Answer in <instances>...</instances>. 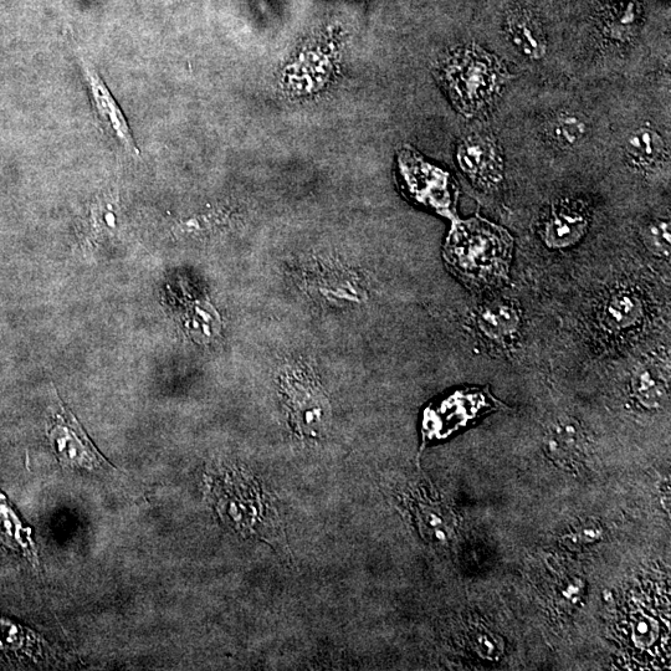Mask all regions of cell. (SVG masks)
<instances>
[{"label": "cell", "instance_id": "cell-1", "mask_svg": "<svg viewBox=\"0 0 671 671\" xmlns=\"http://www.w3.org/2000/svg\"><path fill=\"white\" fill-rule=\"evenodd\" d=\"M514 239L500 225L476 217L455 222L444 248V258L469 289L499 288L509 279Z\"/></svg>", "mask_w": 671, "mask_h": 671}, {"label": "cell", "instance_id": "cell-2", "mask_svg": "<svg viewBox=\"0 0 671 671\" xmlns=\"http://www.w3.org/2000/svg\"><path fill=\"white\" fill-rule=\"evenodd\" d=\"M212 494L218 514L239 535L285 550L284 527L276 500L250 471H225L213 480Z\"/></svg>", "mask_w": 671, "mask_h": 671}, {"label": "cell", "instance_id": "cell-3", "mask_svg": "<svg viewBox=\"0 0 671 671\" xmlns=\"http://www.w3.org/2000/svg\"><path fill=\"white\" fill-rule=\"evenodd\" d=\"M442 78L457 109L466 117H474L494 104L511 75L495 55L471 46L443 61Z\"/></svg>", "mask_w": 671, "mask_h": 671}, {"label": "cell", "instance_id": "cell-4", "mask_svg": "<svg viewBox=\"0 0 671 671\" xmlns=\"http://www.w3.org/2000/svg\"><path fill=\"white\" fill-rule=\"evenodd\" d=\"M281 391L291 428L297 437L324 438L330 428L331 409L319 384L302 373H293L284 378Z\"/></svg>", "mask_w": 671, "mask_h": 671}, {"label": "cell", "instance_id": "cell-5", "mask_svg": "<svg viewBox=\"0 0 671 671\" xmlns=\"http://www.w3.org/2000/svg\"><path fill=\"white\" fill-rule=\"evenodd\" d=\"M59 404V412H54L48 428L50 444L59 462L66 468L87 471L114 468L87 437L70 409L61 401Z\"/></svg>", "mask_w": 671, "mask_h": 671}, {"label": "cell", "instance_id": "cell-6", "mask_svg": "<svg viewBox=\"0 0 671 671\" xmlns=\"http://www.w3.org/2000/svg\"><path fill=\"white\" fill-rule=\"evenodd\" d=\"M80 64L97 120L127 153L133 157L140 156V148L137 147L135 138H133L124 111L105 81L102 80L99 71L86 58H80Z\"/></svg>", "mask_w": 671, "mask_h": 671}, {"label": "cell", "instance_id": "cell-7", "mask_svg": "<svg viewBox=\"0 0 671 671\" xmlns=\"http://www.w3.org/2000/svg\"><path fill=\"white\" fill-rule=\"evenodd\" d=\"M460 168L480 188L498 186L504 177L503 153L499 143L488 133H473L458 147Z\"/></svg>", "mask_w": 671, "mask_h": 671}, {"label": "cell", "instance_id": "cell-8", "mask_svg": "<svg viewBox=\"0 0 671 671\" xmlns=\"http://www.w3.org/2000/svg\"><path fill=\"white\" fill-rule=\"evenodd\" d=\"M589 213L580 202L565 201L553 206L542 228V239L551 249H566L585 237Z\"/></svg>", "mask_w": 671, "mask_h": 671}, {"label": "cell", "instance_id": "cell-9", "mask_svg": "<svg viewBox=\"0 0 671 671\" xmlns=\"http://www.w3.org/2000/svg\"><path fill=\"white\" fill-rule=\"evenodd\" d=\"M585 432L571 418H561L548 427L544 449L548 458L562 468H576L586 454Z\"/></svg>", "mask_w": 671, "mask_h": 671}, {"label": "cell", "instance_id": "cell-10", "mask_svg": "<svg viewBox=\"0 0 671 671\" xmlns=\"http://www.w3.org/2000/svg\"><path fill=\"white\" fill-rule=\"evenodd\" d=\"M475 319L481 335L501 347L510 345L520 334L519 307L509 300L488 302L480 307Z\"/></svg>", "mask_w": 671, "mask_h": 671}, {"label": "cell", "instance_id": "cell-11", "mask_svg": "<svg viewBox=\"0 0 671 671\" xmlns=\"http://www.w3.org/2000/svg\"><path fill=\"white\" fill-rule=\"evenodd\" d=\"M412 512L419 534L430 544H447L457 529L454 512L443 501L418 496L413 499Z\"/></svg>", "mask_w": 671, "mask_h": 671}, {"label": "cell", "instance_id": "cell-12", "mask_svg": "<svg viewBox=\"0 0 671 671\" xmlns=\"http://www.w3.org/2000/svg\"><path fill=\"white\" fill-rule=\"evenodd\" d=\"M0 544L38 565L37 544L33 531L9 503L7 496L0 493Z\"/></svg>", "mask_w": 671, "mask_h": 671}, {"label": "cell", "instance_id": "cell-13", "mask_svg": "<svg viewBox=\"0 0 671 671\" xmlns=\"http://www.w3.org/2000/svg\"><path fill=\"white\" fill-rule=\"evenodd\" d=\"M632 391L640 406L648 409L662 406L669 394L667 367L654 361L639 366L632 378Z\"/></svg>", "mask_w": 671, "mask_h": 671}, {"label": "cell", "instance_id": "cell-14", "mask_svg": "<svg viewBox=\"0 0 671 671\" xmlns=\"http://www.w3.org/2000/svg\"><path fill=\"white\" fill-rule=\"evenodd\" d=\"M506 33L520 54L530 60H541L547 54L544 30L530 14L515 12L507 18Z\"/></svg>", "mask_w": 671, "mask_h": 671}, {"label": "cell", "instance_id": "cell-15", "mask_svg": "<svg viewBox=\"0 0 671 671\" xmlns=\"http://www.w3.org/2000/svg\"><path fill=\"white\" fill-rule=\"evenodd\" d=\"M588 128L586 116L581 112L563 110L548 122L547 135L558 147L570 150L586 140Z\"/></svg>", "mask_w": 671, "mask_h": 671}, {"label": "cell", "instance_id": "cell-16", "mask_svg": "<svg viewBox=\"0 0 671 671\" xmlns=\"http://www.w3.org/2000/svg\"><path fill=\"white\" fill-rule=\"evenodd\" d=\"M626 152L635 166L647 168L662 160L665 143L663 137L653 128L639 127L627 137Z\"/></svg>", "mask_w": 671, "mask_h": 671}, {"label": "cell", "instance_id": "cell-17", "mask_svg": "<svg viewBox=\"0 0 671 671\" xmlns=\"http://www.w3.org/2000/svg\"><path fill=\"white\" fill-rule=\"evenodd\" d=\"M643 307L638 297L627 293L613 295L604 309L603 319L609 330H628L642 319Z\"/></svg>", "mask_w": 671, "mask_h": 671}, {"label": "cell", "instance_id": "cell-18", "mask_svg": "<svg viewBox=\"0 0 671 671\" xmlns=\"http://www.w3.org/2000/svg\"><path fill=\"white\" fill-rule=\"evenodd\" d=\"M642 238L647 248L660 258H669L670 255V222L669 220H653L645 225Z\"/></svg>", "mask_w": 671, "mask_h": 671}, {"label": "cell", "instance_id": "cell-19", "mask_svg": "<svg viewBox=\"0 0 671 671\" xmlns=\"http://www.w3.org/2000/svg\"><path fill=\"white\" fill-rule=\"evenodd\" d=\"M602 530L596 522H583L576 527H572L568 534L563 536V540L570 546H583L593 544L601 539Z\"/></svg>", "mask_w": 671, "mask_h": 671}, {"label": "cell", "instance_id": "cell-20", "mask_svg": "<svg viewBox=\"0 0 671 671\" xmlns=\"http://www.w3.org/2000/svg\"><path fill=\"white\" fill-rule=\"evenodd\" d=\"M632 629L635 643L643 645L652 644L658 635V624L644 614L635 616Z\"/></svg>", "mask_w": 671, "mask_h": 671}]
</instances>
